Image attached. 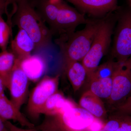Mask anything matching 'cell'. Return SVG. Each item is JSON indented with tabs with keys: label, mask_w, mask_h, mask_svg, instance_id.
I'll use <instances>...</instances> for the list:
<instances>
[{
	"label": "cell",
	"mask_w": 131,
	"mask_h": 131,
	"mask_svg": "<svg viewBox=\"0 0 131 131\" xmlns=\"http://www.w3.org/2000/svg\"><path fill=\"white\" fill-rule=\"evenodd\" d=\"M13 25L25 31L35 44V49L46 47L52 33L31 5L29 0H19L12 20Z\"/></svg>",
	"instance_id": "6da1fadb"
},
{
	"label": "cell",
	"mask_w": 131,
	"mask_h": 131,
	"mask_svg": "<svg viewBox=\"0 0 131 131\" xmlns=\"http://www.w3.org/2000/svg\"><path fill=\"white\" fill-rule=\"evenodd\" d=\"M102 20H89L81 30L73 32L67 37V41L59 43L65 61L82 60L89 51Z\"/></svg>",
	"instance_id": "7a4b0ae2"
},
{
	"label": "cell",
	"mask_w": 131,
	"mask_h": 131,
	"mask_svg": "<svg viewBox=\"0 0 131 131\" xmlns=\"http://www.w3.org/2000/svg\"><path fill=\"white\" fill-rule=\"evenodd\" d=\"M114 24V20H102L91 48L82 60L87 75L90 77L98 68L110 46Z\"/></svg>",
	"instance_id": "3957f363"
},
{
	"label": "cell",
	"mask_w": 131,
	"mask_h": 131,
	"mask_svg": "<svg viewBox=\"0 0 131 131\" xmlns=\"http://www.w3.org/2000/svg\"><path fill=\"white\" fill-rule=\"evenodd\" d=\"M119 12L112 54L118 62H123L131 57V11L128 8Z\"/></svg>",
	"instance_id": "277c9868"
},
{
	"label": "cell",
	"mask_w": 131,
	"mask_h": 131,
	"mask_svg": "<svg viewBox=\"0 0 131 131\" xmlns=\"http://www.w3.org/2000/svg\"><path fill=\"white\" fill-rule=\"evenodd\" d=\"M112 78L113 89L109 99L119 105L131 94V57L115 62Z\"/></svg>",
	"instance_id": "5b68a950"
},
{
	"label": "cell",
	"mask_w": 131,
	"mask_h": 131,
	"mask_svg": "<svg viewBox=\"0 0 131 131\" xmlns=\"http://www.w3.org/2000/svg\"><path fill=\"white\" fill-rule=\"evenodd\" d=\"M59 76L45 77L31 92L27 104V112L32 118L40 116L41 108L51 96L58 91Z\"/></svg>",
	"instance_id": "8992f818"
},
{
	"label": "cell",
	"mask_w": 131,
	"mask_h": 131,
	"mask_svg": "<svg viewBox=\"0 0 131 131\" xmlns=\"http://www.w3.org/2000/svg\"><path fill=\"white\" fill-rule=\"evenodd\" d=\"M59 8L53 34L67 37L74 32L78 26L86 24L89 20L84 15L67 5L62 0L58 2Z\"/></svg>",
	"instance_id": "52a82bcc"
},
{
	"label": "cell",
	"mask_w": 131,
	"mask_h": 131,
	"mask_svg": "<svg viewBox=\"0 0 131 131\" xmlns=\"http://www.w3.org/2000/svg\"><path fill=\"white\" fill-rule=\"evenodd\" d=\"M28 78L20 65L18 59H15L14 66L10 75L8 89L11 101L20 109L25 102L28 87Z\"/></svg>",
	"instance_id": "ba28073f"
},
{
	"label": "cell",
	"mask_w": 131,
	"mask_h": 131,
	"mask_svg": "<svg viewBox=\"0 0 131 131\" xmlns=\"http://www.w3.org/2000/svg\"><path fill=\"white\" fill-rule=\"evenodd\" d=\"M0 118L5 121H17L22 126L34 128L35 126L20 112V109L5 95V92L0 94Z\"/></svg>",
	"instance_id": "9c48e42d"
},
{
	"label": "cell",
	"mask_w": 131,
	"mask_h": 131,
	"mask_svg": "<svg viewBox=\"0 0 131 131\" xmlns=\"http://www.w3.org/2000/svg\"><path fill=\"white\" fill-rule=\"evenodd\" d=\"M52 3L50 0H31L30 2L42 20L50 27L53 34L59 6L58 2Z\"/></svg>",
	"instance_id": "30bf717a"
},
{
	"label": "cell",
	"mask_w": 131,
	"mask_h": 131,
	"mask_svg": "<svg viewBox=\"0 0 131 131\" xmlns=\"http://www.w3.org/2000/svg\"><path fill=\"white\" fill-rule=\"evenodd\" d=\"M118 0H78L76 6L94 16L104 15L117 9Z\"/></svg>",
	"instance_id": "8fae6325"
},
{
	"label": "cell",
	"mask_w": 131,
	"mask_h": 131,
	"mask_svg": "<svg viewBox=\"0 0 131 131\" xmlns=\"http://www.w3.org/2000/svg\"><path fill=\"white\" fill-rule=\"evenodd\" d=\"M11 51L15 58L20 60L29 57L35 49L34 42L25 31L19 29L15 37L11 41Z\"/></svg>",
	"instance_id": "7c38bea8"
},
{
	"label": "cell",
	"mask_w": 131,
	"mask_h": 131,
	"mask_svg": "<svg viewBox=\"0 0 131 131\" xmlns=\"http://www.w3.org/2000/svg\"><path fill=\"white\" fill-rule=\"evenodd\" d=\"M19 60L20 67L29 80L33 82L39 80L46 70V62L39 55H31L22 60Z\"/></svg>",
	"instance_id": "4fadbf2b"
},
{
	"label": "cell",
	"mask_w": 131,
	"mask_h": 131,
	"mask_svg": "<svg viewBox=\"0 0 131 131\" xmlns=\"http://www.w3.org/2000/svg\"><path fill=\"white\" fill-rule=\"evenodd\" d=\"M80 106L95 117L101 118L105 113V108L100 98L90 90L84 93L80 98Z\"/></svg>",
	"instance_id": "5bb4252c"
},
{
	"label": "cell",
	"mask_w": 131,
	"mask_h": 131,
	"mask_svg": "<svg viewBox=\"0 0 131 131\" xmlns=\"http://www.w3.org/2000/svg\"><path fill=\"white\" fill-rule=\"evenodd\" d=\"M65 64L68 78L74 90L77 91L81 86L87 75L86 69L82 64L78 61H66Z\"/></svg>",
	"instance_id": "9a60e30c"
},
{
	"label": "cell",
	"mask_w": 131,
	"mask_h": 131,
	"mask_svg": "<svg viewBox=\"0 0 131 131\" xmlns=\"http://www.w3.org/2000/svg\"><path fill=\"white\" fill-rule=\"evenodd\" d=\"M71 102L66 99L58 91L50 96L43 106L40 114L45 115L55 114L59 112Z\"/></svg>",
	"instance_id": "2e32d148"
},
{
	"label": "cell",
	"mask_w": 131,
	"mask_h": 131,
	"mask_svg": "<svg viewBox=\"0 0 131 131\" xmlns=\"http://www.w3.org/2000/svg\"><path fill=\"white\" fill-rule=\"evenodd\" d=\"M91 78L93 82L90 91L100 98L109 99L113 89L112 76Z\"/></svg>",
	"instance_id": "e0dca14e"
},
{
	"label": "cell",
	"mask_w": 131,
	"mask_h": 131,
	"mask_svg": "<svg viewBox=\"0 0 131 131\" xmlns=\"http://www.w3.org/2000/svg\"><path fill=\"white\" fill-rule=\"evenodd\" d=\"M15 56L7 50L0 52V78L6 88H8L10 75L15 62Z\"/></svg>",
	"instance_id": "ac0fdd59"
},
{
	"label": "cell",
	"mask_w": 131,
	"mask_h": 131,
	"mask_svg": "<svg viewBox=\"0 0 131 131\" xmlns=\"http://www.w3.org/2000/svg\"><path fill=\"white\" fill-rule=\"evenodd\" d=\"M11 34L10 26L1 16L0 17V49L2 51L7 50Z\"/></svg>",
	"instance_id": "d6986e66"
},
{
	"label": "cell",
	"mask_w": 131,
	"mask_h": 131,
	"mask_svg": "<svg viewBox=\"0 0 131 131\" xmlns=\"http://www.w3.org/2000/svg\"><path fill=\"white\" fill-rule=\"evenodd\" d=\"M121 119V115L118 114L108 121L99 131H119Z\"/></svg>",
	"instance_id": "ffe728a7"
},
{
	"label": "cell",
	"mask_w": 131,
	"mask_h": 131,
	"mask_svg": "<svg viewBox=\"0 0 131 131\" xmlns=\"http://www.w3.org/2000/svg\"><path fill=\"white\" fill-rule=\"evenodd\" d=\"M118 113L131 115V94L117 107Z\"/></svg>",
	"instance_id": "44dd1931"
},
{
	"label": "cell",
	"mask_w": 131,
	"mask_h": 131,
	"mask_svg": "<svg viewBox=\"0 0 131 131\" xmlns=\"http://www.w3.org/2000/svg\"><path fill=\"white\" fill-rule=\"evenodd\" d=\"M120 114L121 119L119 131H131V115Z\"/></svg>",
	"instance_id": "7402d4cb"
},
{
	"label": "cell",
	"mask_w": 131,
	"mask_h": 131,
	"mask_svg": "<svg viewBox=\"0 0 131 131\" xmlns=\"http://www.w3.org/2000/svg\"><path fill=\"white\" fill-rule=\"evenodd\" d=\"M5 123L9 131H44L36 129L35 127L34 128L23 129L16 126L9 121H5Z\"/></svg>",
	"instance_id": "603a6c76"
},
{
	"label": "cell",
	"mask_w": 131,
	"mask_h": 131,
	"mask_svg": "<svg viewBox=\"0 0 131 131\" xmlns=\"http://www.w3.org/2000/svg\"><path fill=\"white\" fill-rule=\"evenodd\" d=\"M8 5L4 0H0V17L2 16L3 14L6 13Z\"/></svg>",
	"instance_id": "cb8c5ba5"
},
{
	"label": "cell",
	"mask_w": 131,
	"mask_h": 131,
	"mask_svg": "<svg viewBox=\"0 0 131 131\" xmlns=\"http://www.w3.org/2000/svg\"><path fill=\"white\" fill-rule=\"evenodd\" d=\"M0 131H9L5 123V121L0 118Z\"/></svg>",
	"instance_id": "d4e9b609"
},
{
	"label": "cell",
	"mask_w": 131,
	"mask_h": 131,
	"mask_svg": "<svg viewBox=\"0 0 131 131\" xmlns=\"http://www.w3.org/2000/svg\"><path fill=\"white\" fill-rule=\"evenodd\" d=\"M6 88L2 79L0 78V94L4 92L5 89Z\"/></svg>",
	"instance_id": "484cf974"
},
{
	"label": "cell",
	"mask_w": 131,
	"mask_h": 131,
	"mask_svg": "<svg viewBox=\"0 0 131 131\" xmlns=\"http://www.w3.org/2000/svg\"><path fill=\"white\" fill-rule=\"evenodd\" d=\"M6 3L7 5L8 6L9 4L16 5V3L19 1V0H4Z\"/></svg>",
	"instance_id": "4316f807"
},
{
	"label": "cell",
	"mask_w": 131,
	"mask_h": 131,
	"mask_svg": "<svg viewBox=\"0 0 131 131\" xmlns=\"http://www.w3.org/2000/svg\"><path fill=\"white\" fill-rule=\"evenodd\" d=\"M68 1H69L70 2L73 3V5H75V6H76L78 0H68Z\"/></svg>",
	"instance_id": "83f0119b"
},
{
	"label": "cell",
	"mask_w": 131,
	"mask_h": 131,
	"mask_svg": "<svg viewBox=\"0 0 131 131\" xmlns=\"http://www.w3.org/2000/svg\"><path fill=\"white\" fill-rule=\"evenodd\" d=\"M127 4H128L129 8L131 11V0H126Z\"/></svg>",
	"instance_id": "f1b7e54d"
}]
</instances>
